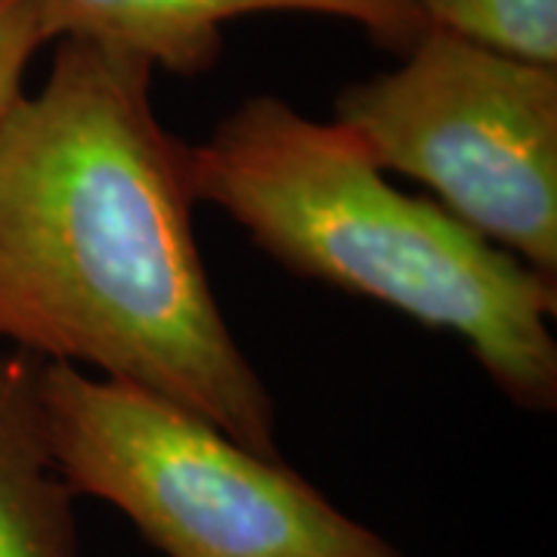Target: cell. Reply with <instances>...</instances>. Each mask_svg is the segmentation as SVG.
I'll list each match as a JSON object with an SVG mask.
<instances>
[{"label": "cell", "mask_w": 557, "mask_h": 557, "mask_svg": "<svg viewBox=\"0 0 557 557\" xmlns=\"http://www.w3.org/2000/svg\"><path fill=\"white\" fill-rule=\"evenodd\" d=\"M152 72L62 38L0 119V344L137 384L282 458L276 406L205 273L189 146L156 115Z\"/></svg>", "instance_id": "1"}, {"label": "cell", "mask_w": 557, "mask_h": 557, "mask_svg": "<svg viewBox=\"0 0 557 557\" xmlns=\"http://www.w3.org/2000/svg\"><path fill=\"white\" fill-rule=\"evenodd\" d=\"M196 199L292 273L456 335L505 397L555 412L557 282L384 180L341 124L260 94L189 146Z\"/></svg>", "instance_id": "2"}, {"label": "cell", "mask_w": 557, "mask_h": 557, "mask_svg": "<svg viewBox=\"0 0 557 557\" xmlns=\"http://www.w3.org/2000/svg\"><path fill=\"white\" fill-rule=\"evenodd\" d=\"M50 449L75 496L119 508L164 557H406L208 418L69 362L40 366Z\"/></svg>", "instance_id": "3"}, {"label": "cell", "mask_w": 557, "mask_h": 557, "mask_svg": "<svg viewBox=\"0 0 557 557\" xmlns=\"http://www.w3.org/2000/svg\"><path fill=\"white\" fill-rule=\"evenodd\" d=\"M341 124L483 239L557 282V69L428 25L394 72L344 87Z\"/></svg>", "instance_id": "4"}, {"label": "cell", "mask_w": 557, "mask_h": 557, "mask_svg": "<svg viewBox=\"0 0 557 557\" xmlns=\"http://www.w3.org/2000/svg\"><path fill=\"white\" fill-rule=\"evenodd\" d=\"M32 7L47 40L102 44L174 75L214 69L223 28L242 16H332L366 28L399 53L428 28L418 0H32Z\"/></svg>", "instance_id": "5"}, {"label": "cell", "mask_w": 557, "mask_h": 557, "mask_svg": "<svg viewBox=\"0 0 557 557\" xmlns=\"http://www.w3.org/2000/svg\"><path fill=\"white\" fill-rule=\"evenodd\" d=\"M40 366L0 350V557H78L75 490L50 449Z\"/></svg>", "instance_id": "6"}, {"label": "cell", "mask_w": 557, "mask_h": 557, "mask_svg": "<svg viewBox=\"0 0 557 557\" xmlns=\"http://www.w3.org/2000/svg\"><path fill=\"white\" fill-rule=\"evenodd\" d=\"M418 7L434 28L557 69V0H418Z\"/></svg>", "instance_id": "7"}, {"label": "cell", "mask_w": 557, "mask_h": 557, "mask_svg": "<svg viewBox=\"0 0 557 557\" xmlns=\"http://www.w3.org/2000/svg\"><path fill=\"white\" fill-rule=\"evenodd\" d=\"M47 44L32 0H0V119L22 97L28 62Z\"/></svg>", "instance_id": "8"}]
</instances>
